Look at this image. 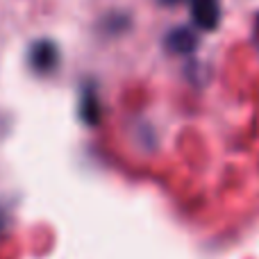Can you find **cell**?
<instances>
[{
  "instance_id": "3",
  "label": "cell",
  "mask_w": 259,
  "mask_h": 259,
  "mask_svg": "<svg viewBox=\"0 0 259 259\" xmlns=\"http://www.w3.org/2000/svg\"><path fill=\"white\" fill-rule=\"evenodd\" d=\"M198 46L196 32L191 27H175L166 34V48L173 55H191Z\"/></svg>"
},
{
  "instance_id": "4",
  "label": "cell",
  "mask_w": 259,
  "mask_h": 259,
  "mask_svg": "<svg viewBox=\"0 0 259 259\" xmlns=\"http://www.w3.org/2000/svg\"><path fill=\"white\" fill-rule=\"evenodd\" d=\"M98 114H100V105H98V98L94 94H84V103H82V118L91 125L98 123Z\"/></svg>"
},
{
  "instance_id": "1",
  "label": "cell",
  "mask_w": 259,
  "mask_h": 259,
  "mask_svg": "<svg viewBox=\"0 0 259 259\" xmlns=\"http://www.w3.org/2000/svg\"><path fill=\"white\" fill-rule=\"evenodd\" d=\"M59 64V50L53 41L41 39L30 46V66L36 73H53Z\"/></svg>"
},
{
  "instance_id": "2",
  "label": "cell",
  "mask_w": 259,
  "mask_h": 259,
  "mask_svg": "<svg viewBox=\"0 0 259 259\" xmlns=\"http://www.w3.org/2000/svg\"><path fill=\"white\" fill-rule=\"evenodd\" d=\"M191 18L200 30H216L221 21L219 0H191Z\"/></svg>"
}]
</instances>
